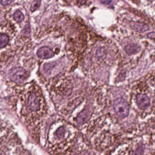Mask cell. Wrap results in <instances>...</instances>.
<instances>
[{
  "label": "cell",
  "instance_id": "30bf717a",
  "mask_svg": "<svg viewBox=\"0 0 155 155\" xmlns=\"http://www.w3.org/2000/svg\"><path fill=\"white\" fill-rule=\"evenodd\" d=\"M15 20L18 22L22 21L24 19V15L20 11H17L15 12L13 15Z\"/></svg>",
  "mask_w": 155,
  "mask_h": 155
},
{
  "label": "cell",
  "instance_id": "277c9868",
  "mask_svg": "<svg viewBox=\"0 0 155 155\" xmlns=\"http://www.w3.org/2000/svg\"><path fill=\"white\" fill-rule=\"evenodd\" d=\"M27 104L29 109L33 112H36L40 109V101L35 94H32L29 96Z\"/></svg>",
  "mask_w": 155,
  "mask_h": 155
},
{
  "label": "cell",
  "instance_id": "9c48e42d",
  "mask_svg": "<svg viewBox=\"0 0 155 155\" xmlns=\"http://www.w3.org/2000/svg\"><path fill=\"white\" fill-rule=\"evenodd\" d=\"M8 41H9V39L6 35L4 34L1 35L0 37V45H1V49L6 46L8 44Z\"/></svg>",
  "mask_w": 155,
  "mask_h": 155
},
{
  "label": "cell",
  "instance_id": "8992f818",
  "mask_svg": "<svg viewBox=\"0 0 155 155\" xmlns=\"http://www.w3.org/2000/svg\"><path fill=\"white\" fill-rule=\"evenodd\" d=\"M37 55L41 59H47L53 57L54 53L51 48L44 46L38 50Z\"/></svg>",
  "mask_w": 155,
  "mask_h": 155
},
{
  "label": "cell",
  "instance_id": "ba28073f",
  "mask_svg": "<svg viewBox=\"0 0 155 155\" xmlns=\"http://www.w3.org/2000/svg\"><path fill=\"white\" fill-rule=\"evenodd\" d=\"M134 27L137 31L140 32L146 31L149 29V26L147 25L142 22L136 23L134 25Z\"/></svg>",
  "mask_w": 155,
  "mask_h": 155
},
{
  "label": "cell",
  "instance_id": "8fae6325",
  "mask_svg": "<svg viewBox=\"0 0 155 155\" xmlns=\"http://www.w3.org/2000/svg\"><path fill=\"white\" fill-rule=\"evenodd\" d=\"M41 4V0H35L31 5V11L32 12H35L40 7Z\"/></svg>",
  "mask_w": 155,
  "mask_h": 155
},
{
  "label": "cell",
  "instance_id": "4fadbf2b",
  "mask_svg": "<svg viewBox=\"0 0 155 155\" xmlns=\"http://www.w3.org/2000/svg\"><path fill=\"white\" fill-rule=\"evenodd\" d=\"M101 2L105 5H108L112 2V0H101Z\"/></svg>",
  "mask_w": 155,
  "mask_h": 155
},
{
  "label": "cell",
  "instance_id": "52a82bcc",
  "mask_svg": "<svg viewBox=\"0 0 155 155\" xmlns=\"http://www.w3.org/2000/svg\"><path fill=\"white\" fill-rule=\"evenodd\" d=\"M139 47L134 45H127L125 48L126 51L129 54H136L139 51Z\"/></svg>",
  "mask_w": 155,
  "mask_h": 155
},
{
  "label": "cell",
  "instance_id": "7c38bea8",
  "mask_svg": "<svg viewBox=\"0 0 155 155\" xmlns=\"http://www.w3.org/2000/svg\"><path fill=\"white\" fill-rule=\"evenodd\" d=\"M13 0H1V4L3 5H7L10 4Z\"/></svg>",
  "mask_w": 155,
  "mask_h": 155
},
{
  "label": "cell",
  "instance_id": "5b68a950",
  "mask_svg": "<svg viewBox=\"0 0 155 155\" xmlns=\"http://www.w3.org/2000/svg\"><path fill=\"white\" fill-rule=\"evenodd\" d=\"M136 102L139 108L145 109L150 105V99L149 97L144 94H139L136 96Z\"/></svg>",
  "mask_w": 155,
  "mask_h": 155
},
{
  "label": "cell",
  "instance_id": "7a4b0ae2",
  "mask_svg": "<svg viewBox=\"0 0 155 155\" xmlns=\"http://www.w3.org/2000/svg\"><path fill=\"white\" fill-rule=\"evenodd\" d=\"M114 109L117 115L121 118H125L129 114V107L127 102L123 98H117L113 104Z\"/></svg>",
  "mask_w": 155,
  "mask_h": 155
},
{
  "label": "cell",
  "instance_id": "6da1fadb",
  "mask_svg": "<svg viewBox=\"0 0 155 155\" xmlns=\"http://www.w3.org/2000/svg\"><path fill=\"white\" fill-rule=\"evenodd\" d=\"M76 137V131L63 126L51 130L48 136L49 151L53 155H70Z\"/></svg>",
  "mask_w": 155,
  "mask_h": 155
},
{
  "label": "cell",
  "instance_id": "3957f363",
  "mask_svg": "<svg viewBox=\"0 0 155 155\" xmlns=\"http://www.w3.org/2000/svg\"><path fill=\"white\" fill-rule=\"evenodd\" d=\"M9 76L11 80L16 83H20L25 79L26 72L21 67H15L10 70Z\"/></svg>",
  "mask_w": 155,
  "mask_h": 155
}]
</instances>
